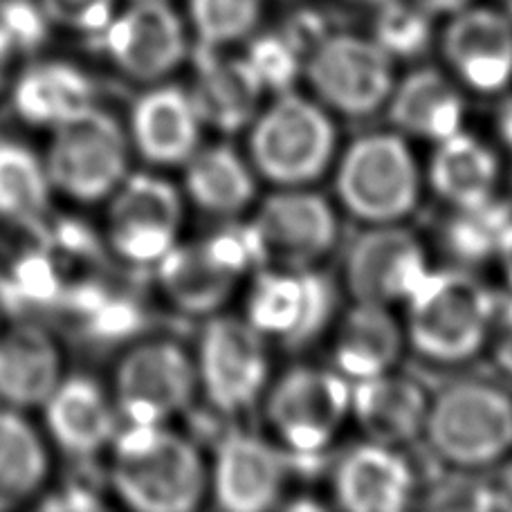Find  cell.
Returning a JSON list of instances; mask_svg holds the SVG:
<instances>
[{
  "label": "cell",
  "mask_w": 512,
  "mask_h": 512,
  "mask_svg": "<svg viewBox=\"0 0 512 512\" xmlns=\"http://www.w3.org/2000/svg\"><path fill=\"white\" fill-rule=\"evenodd\" d=\"M429 402L416 382L382 373L351 389V414L371 443L396 447L425 432Z\"/></svg>",
  "instance_id": "7402d4cb"
},
{
  "label": "cell",
  "mask_w": 512,
  "mask_h": 512,
  "mask_svg": "<svg viewBox=\"0 0 512 512\" xmlns=\"http://www.w3.org/2000/svg\"><path fill=\"white\" fill-rule=\"evenodd\" d=\"M402 342L405 333L387 306L355 301L335 331V369L355 382L382 376L398 364Z\"/></svg>",
  "instance_id": "d4e9b609"
},
{
  "label": "cell",
  "mask_w": 512,
  "mask_h": 512,
  "mask_svg": "<svg viewBox=\"0 0 512 512\" xmlns=\"http://www.w3.org/2000/svg\"><path fill=\"white\" fill-rule=\"evenodd\" d=\"M185 189L194 203L214 216H236L256 196L248 164L230 146L196 149L185 162Z\"/></svg>",
  "instance_id": "f1b7e54d"
},
{
  "label": "cell",
  "mask_w": 512,
  "mask_h": 512,
  "mask_svg": "<svg viewBox=\"0 0 512 512\" xmlns=\"http://www.w3.org/2000/svg\"><path fill=\"white\" fill-rule=\"evenodd\" d=\"M337 196L353 216L371 225L398 223L420 196L414 153L398 133H371L346 149L335 176Z\"/></svg>",
  "instance_id": "5b68a950"
},
{
  "label": "cell",
  "mask_w": 512,
  "mask_h": 512,
  "mask_svg": "<svg viewBox=\"0 0 512 512\" xmlns=\"http://www.w3.org/2000/svg\"><path fill=\"white\" fill-rule=\"evenodd\" d=\"M14 48H16L14 39L9 36L5 27L0 25V84H3V79H5V72L9 68V59H12Z\"/></svg>",
  "instance_id": "b9f144b4"
},
{
  "label": "cell",
  "mask_w": 512,
  "mask_h": 512,
  "mask_svg": "<svg viewBox=\"0 0 512 512\" xmlns=\"http://www.w3.org/2000/svg\"><path fill=\"white\" fill-rule=\"evenodd\" d=\"M306 77L326 106L351 117L376 113L396 86L391 54L376 39L355 34L319 41L308 54Z\"/></svg>",
  "instance_id": "ba28073f"
},
{
  "label": "cell",
  "mask_w": 512,
  "mask_h": 512,
  "mask_svg": "<svg viewBox=\"0 0 512 512\" xmlns=\"http://www.w3.org/2000/svg\"><path fill=\"white\" fill-rule=\"evenodd\" d=\"M454 209L456 214L445 225V248L454 259L461 263L497 259L512 223V205L492 196L483 203Z\"/></svg>",
  "instance_id": "1f68e13d"
},
{
  "label": "cell",
  "mask_w": 512,
  "mask_h": 512,
  "mask_svg": "<svg viewBox=\"0 0 512 512\" xmlns=\"http://www.w3.org/2000/svg\"><path fill=\"white\" fill-rule=\"evenodd\" d=\"M14 106L25 122L54 128L93 106V88L84 72L70 63L43 61L18 81Z\"/></svg>",
  "instance_id": "83f0119b"
},
{
  "label": "cell",
  "mask_w": 512,
  "mask_h": 512,
  "mask_svg": "<svg viewBox=\"0 0 512 512\" xmlns=\"http://www.w3.org/2000/svg\"><path fill=\"white\" fill-rule=\"evenodd\" d=\"M182 216V198L169 180L135 173L111 194L108 239L128 263H158L178 243Z\"/></svg>",
  "instance_id": "4fadbf2b"
},
{
  "label": "cell",
  "mask_w": 512,
  "mask_h": 512,
  "mask_svg": "<svg viewBox=\"0 0 512 512\" xmlns=\"http://www.w3.org/2000/svg\"><path fill=\"white\" fill-rule=\"evenodd\" d=\"M196 371L212 407L223 414H241L261 398L268 384L265 337L248 319L214 317L200 337Z\"/></svg>",
  "instance_id": "7c38bea8"
},
{
  "label": "cell",
  "mask_w": 512,
  "mask_h": 512,
  "mask_svg": "<svg viewBox=\"0 0 512 512\" xmlns=\"http://www.w3.org/2000/svg\"><path fill=\"white\" fill-rule=\"evenodd\" d=\"M221 48L203 45L196 59V79L191 88L200 122L232 133L254 122L265 88L248 59L223 57Z\"/></svg>",
  "instance_id": "ffe728a7"
},
{
  "label": "cell",
  "mask_w": 512,
  "mask_h": 512,
  "mask_svg": "<svg viewBox=\"0 0 512 512\" xmlns=\"http://www.w3.org/2000/svg\"><path fill=\"white\" fill-rule=\"evenodd\" d=\"M405 304L414 349L436 362H463L488 342L499 299L486 283L454 268L429 270Z\"/></svg>",
  "instance_id": "7a4b0ae2"
},
{
  "label": "cell",
  "mask_w": 512,
  "mask_h": 512,
  "mask_svg": "<svg viewBox=\"0 0 512 512\" xmlns=\"http://www.w3.org/2000/svg\"><path fill=\"white\" fill-rule=\"evenodd\" d=\"M48 25L99 36L117 12V0H34Z\"/></svg>",
  "instance_id": "d590c367"
},
{
  "label": "cell",
  "mask_w": 512,
  "mask_h": 512,
  "mask_svg": "<svg viewBox=\"0 0 512 512\" xmlns=\"http://www.w3.org/2000/svg\"><path fill=\"white\" fill-rule=\"evenodd\" d=\"M429 272L423 245L398 223L373 225L346 259V288L355 301L393 306L407 301Z\"/></svg>",
  "instance_id": "2e32d148"
},
{
  "label": "cell",
  "mask_w": 512,
  "mask_h": 512,
  "mask_svg": "<svg viewBox=\"0 0 512 512\" xmlns=\"http://www.w3.org/2000/svg\"><path fill=\"white\" fill-rule=\"evenodd\" d=\"M497 261L501 263V270H504L506 279L512 288V223L508 227V232L504 236V241H501V248L497 254Z\"/></svg>",
  "instance_id": "60d3db41"
},
{
  "label": "cell",
  "mask_w": 512,
  "mask_h": 512,
  "mask_svg": "<svg viewBox=\"0 0 512 512\" xmlns=\"http://www.w3.org/2000/svg\"><path fill=\"white\" fill-rule=\"evenodd\" d=\"M335 310V288L328 277L310 268H265L256 274L245 304V319L263 337L286 346L313 342Z\"/></svg>",
  "instance_id": "5bb4252c"
},
{
  "label": "cell",
  "mask_w": 512,
  "mask_h": 512,
  "mask_svg": "<svg viewBox=\"0 0 512 512\" xmlns=\"http://www.w3.org/2000/svg\"><path fill=\"white\" fill-rule=\"evenodd\" d=\"M99 36L115 66L137 81L169 77L187 54L185 25L164 0H133Z\"/></svg>",
  "instance_id": "9a60e30c"
},
{
  "label": "cell",
  "mask_w": 512,
  "mask_h": 512,
  "mask_svg": "<svg viewBox=\"0 0 512 512\" xmlns=\"http://www.w3.org/2000/svg\"><path fill=\"white\" fill-rule=\"evenodd\" d=\"M113 488L140 512H189L207 490V468L194 443L164 425H128L113 438Z\"/></svg>",
  "instance_id": "6da1fadb"
},
{
  "label": "cell",
  "mask_w": 512,
  "mask_h": 512,
  "mask_svg": "<svg viewBox=\"0 0 512 512\" xmlns=\"http://www.w3.org/2000/svg\"><path fill=\"white\" fill-rule=\"evenodd\" d=\"M508 7H510V14H512V0H508ZM512 18V16H510Z\"/></svg>",
  "instance_id": "ee69618b"
},
{
  "label": "cell",
  "mask_w": 512,
  "mask_h": 512,
  "mask_svg": "<svg viewBox=\"0 0 512 512\" xmlns=\"http://www.w3.org/2000/svg\"><path fill=\"white\" fill-rule=\"evenodd\" d=\"M333 488L344 510L398 512L414 497V472L396 447L369 441L344 456Z\"/></svg>",
  "instance_id": "d6986e66"
},
{
  "label": "cell",
  "mask_w": 512,
  "mask_h": 512,
  "mask_svg": "<svg viewBox=\"0 0 512 512\" xmlns=\"http://www.w3.org/2000/svg\"><path fill=\"white\" fill-rule=\"evenodd\" d=\"M389 120L402 135L441 142L463 131L465 99L443 72L420 68L393 86Z\"/></svg>",
  "instance_id": "cb8c5ba5"
},
{
  "label": "cell",
  "mask_w": 512,
  "mask_h": 512,
  "mask_svg": "<svg viewBox=\"0 0 512 512\" xmlns=\"http://www.w3.org/2000/svg\"><path fill=\"white\" fill-rule=\"evenodd\" d=\"M454 75L477 93H499L512 81V18L492 7H465L443 32Z\"/></svg>",
  "instance_id": "e0dca14e"
},
{
  "label": "cell",
  "mask_w": 512,
  "mask_h": 512,
  "mask_svg": "<svg viewBox=\"0 0 512 512\" xmlns=\"http://www.w3.org/2000/svg\"><path fill=\"white\" fill-rule=\"evenodd\" d=\"M414 5L425 9L427 14H456L472 5V0H414Z\"/></svg>",
  "instance_id": "ab89813d"
},
{
  "label": "cell",
  "mask_w": 512,
  "mask_h": 512,
  "mask_svg": "<svg viewBox=\"0 0 512 512\" xmlns=\"http://www.w3.org/2000/svg\"><path fill=\"white\" fill-rule=\"evenodd\" d=\"M43 409L54 441L75 456L99 452L117 434L111 402L88 378H63Z\"/></svg>",
  "instance_id": "484cf974"
},
{
  "label": "cell",
  "mask_w": 512,
  "mask_h": 512,
  "mask_svg": "<svg viewBox=\"0 0 512 512\" xmlns=\"http://www.w3.org/2000/svg\"><path fill=\"white\" fill-rule=\"evenodd\" d=\"M248 63L259 77L261 86L274 93H288L295 86L301 72V52L290 39L279 36H263L256 39L248 50Z\"/></svg>",
  "instance_id": "836d02e7"
},
{
  "label": "cell",
  "mask_w": 512,
  "mask_h": 512,
  "mask_svg": "<svg viewBox=\"0 0 512 512\" xmlns=\"http://www.w3.org/2000/svg\"><path fill=\"white\" fill-rule=\"evenodd\" d=\"M499 133L504 137V142L512 149V97L504 102L499 113Z\"/></svg>",
  "instance_id": "7bdbcfd3"
},
{
  "label": "cell",
  "mask_w": 512,
  "mask_h": 512,
  "mask_svg": "<svg viewBox=\"0 0 512 512\" xmlns=\"http://www.w3.org/2000/svg\"><path fill=\"white\" fill-rule=\"evenodd\" d=\"M173 304L191 315L216 313L239 286L243 274L259 268L248 225H232L207 239L176 243L155 263Z\"/></svg>",
  "instance_id": "52a82bcc"
},
{
  "label": "cell",
  "mask_w": 512,
  "mask_h": 512,
  "mask_svg": "<svg viewBox=\"0 0 512 512\" xmlns=\"http://www.w3.org/2000/svg\"><path fill=\"white\" fill-rule=\"evenodd\" d=\"M499 178V158L479 137L459 131L436 142L429 182L452 207L477 205L497 196Z\"/></svg>",
  "instance_id": "4316f807"
},
{
  "label": "cell",
  "mask_w": 512,
  "mask_h": 512,
  "mask_svg": "<svg viewBox=\"0 0 512 512\" xmlns=\"http://www.w3.org/2000/svg\"><path fill=\"white\" fill-rule=\"evenodd\" d=\"M429 506L434 508H465V510H501L495 483L488 479H450L432 492Z\"/></svg>",
  "instance_id": "8d00e7d4"
},
{
  "label": "cell",
  "mask_w": 512,
  "mask_h": 512,
  "mask_svg": "<svg viewBox=\"0 0 512 512\" xmlns=\"http://www.w3.org/2000/svg\"><path fill=\"white\" fill-rule=\"evenodd\" d=\"M212 481L216 504L223 510H270L286 483V459L261 438L234 432L218 445Z\"/></svg>",
  "instance_id": "ac0fdd59"
},
{
  "label": "cell",
  "mask_w": 512,
  "mask_h": 512,
  "mask_svg": "<svg viewBox=\"0 0 512 512\" xmlns=\"http://www.w3.org/2000/svg\"><path fill=\"white\" fill-rule=\"evenodd\" d=\"M198 371L173 342H146L128 351L115 371V407L128 425H164L191 405Z\"/></svg>",
  "instance_id": "8fae6325"
},
{
  "label": "cell",
  "mask_w": 512,
  "mask_h": 512,
  "mask_svg": "<svg viewBox=\"0 0 512 512\" xmlns=\"http://www.w3.org/2000/svg\"><path fill=\"white\" fill-rule=\"evenodd\" d=\"M335 144V126L322 106L290 90L256 115L250 133L256 171L281 187H306L322 178Z\"/></svg>",
  "instance_id": "3957f363"
},
{
  "label": "cell",
  "mask_w": 512,
  "mask_h": 512,
  "mask_svg": "<svg viewBox=\"0 0 512 512\" xmlns=\"http://www.w3.org/2000/svg\"><path fill=\"white\" fill-rule=\"evenodd\" d=\"M57 342L34 324L0 333V402L12 409L43 407L61 382Z\"/></svg>",
  "instance_id": "603a6c76"
},
{
  "label": "cell",
  "mask_w": 512,
  "mask_h": 512,
  "mask_svg": "<svg viewBox=\"0 0 512 512\" xmlns=\"http://www.w3.org/2000/svg\"><path fill=\"white\" fill-rule=\"evenodd\" d=\"M265 409L283 445L299 456H315L351 414V387L340 371L297 367L277 380Z\"/></svg>",
  "instance_id": "9c48e42d"
},
{
  "label": "cell",
  "mask_w": 512,
  "mask_h": 512,
  "mask_svg": "<svg viewBox=\"0 0 512 512\" xmlns=\"http://www.w3.org/2000/svg\"><path fill=\"white\" fill-rule=\"evenodd\" d=\"M200 124L187 90L158 86L135 102L131 140L144 160L171 167L187 162L198 149Z\"/></svg>",
  "instance_id": "44dd1931"
},
{
  "label": "cell",
  "mask_w": 512,
  "mask_h": 512,
  "mask_svg": "<svg viewBox=\"0 0 512 512\" xmlns=\"http://www.w3.org/2000/svg\"><path fill=\"white\" fill-rule=\"evenodd\" d=\"M43 162L52 189L95 203L111 196L128 176V137L113 115L93 104L52 128Z\"/></svg>",
  "instance_id": "8992f818"
},
{
  "label": "cell",
  "mask_w": 512,
  "mask_h": 512,
  "mask_svg": "<svg viewBox=\"0 0 512 512\" xmlns=\"http://www.w3.org/2000/svg\"><path fill=\"white\" fill-rule=\"evenodd\" d=\"M261 5L263 0H189V18L200 43L225 48L254 30Z\"/></svg>",
  "instance_id": "d6a6232c"
},
{
  "label": "cell",
  "mask_w": 512,
  "mask_h": 512,
  "mask_svg": "<svg viewBox=\"0 0 512 512\" xmlns=\"http://www.w3.org/2000/svg\"><path fill=\"white\" fill-rule=\"evenodd\" d=\"M376 41L391 57H416L429 43L427 12L418 5L391 7L378 21Z\"/></svg>",
  "instance_id": "e575fe53"
},
{
  "label": "cell",
  "mask_w": 512,
  "mask_h": 512,
  "mask_svg": "<svg viewBox=\"0 0 512 512\" xmlns=\"http://www.w3.org/2000/svg\"><path fill=\"white\" fill-rule=\"evenodd\" d=\"M48 474V452L41 436L18 409L0 407V510L32 499Z\"/></svg>",
  "instance_id": "f546056e"
},
{
  "label": "cell",
  "mask_w": 512,
  "mask_h": 512,
  "mask_svg": "<svg viewBox=\"0 0 512 512\" xmlns=\"http://www.w3.org/2000/svg\"><path fill=\"white\" fill-rule=\"evenodd\" d=\"M248 227L261 268H310L337 239L333 207L304 187H283L265 198Z\"/></svg>",
  "instance_id": "30bf717a"
},
{
  "label": "cell",
  "mask_w": 512,
  "mask_h": 512,
  "mask_svg": "<svg viewBox=\"0 0 512 512\" xmlns=\"http://www.w3.org/2000/svg\"><path fill=\"white\" fill-rule=\"evenodd\" d=\"M52 182L45 162L18 142H0V216L34 221L50 203Z\"/></svg>",
  "instance_id": "4dcf8cb0"
},
{
  "label": "cell",
  "mask_w": 512,
  "mask_h": 512,
  "mask_svg": "<svg viewBox=\"0 0 512 512\" xmlns=\"http://www.w3.org/2000/svg\"><path fill=\"white\" fill-rule=\"evenodd\" d=\"M492 483H495V492L499 497V508L512 510V452L506 456L504 465H501V470L492 479Z\"/></svg>",
  "instance_id": "f35d334b"
},
{
  "label": "cell",
  "mask_w": 512,
  "mask_h": 512,
  "mask_svg": "<svg viewBox=\"0 0 512 512\" xmlns=\"http://www.w3.org/2000/svg\"><path fill=\"white\" fill-rule=\"evenodd\" d=\"M423 434L447 463L486 468L512 452V400L492 384H454L429 405Z\"/></svg>",
  "instance_id": "277c9868"
},
{
  "label": "cell",
  "mask_w": 512,
  "mask_h": 512,
  "mask_svg": "<svg viewBox=\"0 0 512 512\" xmlns=\"http://www.w3.org/2000/svg\"><path fill=\"white\" fill-rule=\"evenodd\" d=\"M488 340L492 342V355L497 364L512 376V299L506 304L499 301Z\"/></svg>",
  "instance_id": "74e56055"
}]
</instances>
